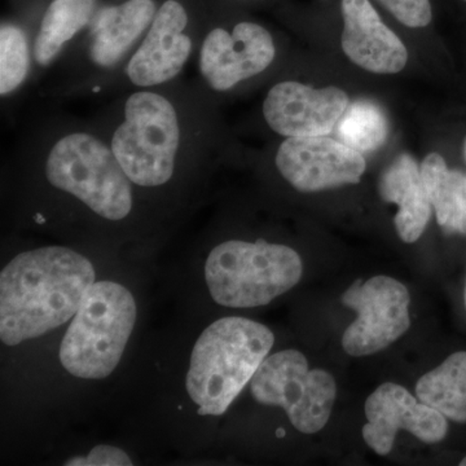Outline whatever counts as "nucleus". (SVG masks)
<instances>
[{
    "mask_svg": "<svg viewBox=\"0 0 466 466\" xmlns=\"http://www.w3.org/2000/svg\"><path fill=\"white\" fill-rule=\"evenodd\" d=\"M275 336L266 325L223 318L208 327L192 350L187 391L200 416H220L251 381Z\"/></svg>",
    "mask_w": 466,
    "mask_h": 466,
    "instance_id": "obj_2",
    "label": "nucleus"
},
{
    "mask_svg": "<svg viewBox=\"0 0 466 466\" xmlns=\"http://www.w3.org/2000/svg\"><path fill=\"white\" fill-rule=\"evenodd\" d=\"M465 305H466V291H465Z\"/></svg>",
    "mask_w": 466,
    "mask_h": 466,
    "instance_id": "obj_28",
    "label": "nucleus"
},
{
    "mask_svg": "<svg viewBox=\"0 0 466 466\" xmlns=\"http://www.w3.org/2000/svg\"><path fill=\"white\" fill-rule=\"evenodd\" d=\"M460 465L466 466V458L464 460H462L461 462H460Z\"/></svg>",
    "mask_w": 466,
    "mask_h": 466,
    "instance_id": "obj_26",
    "label": "nucleus"
},
{
    "mask_svg": "<svg viewBox=\"0 0 466 466\" xmlns=\"http://www.w3.org/2000/svg\"><path fill=\"white\" fill-rule=\"evenodd\" d=\"M94 284V266L75 250L18 254L0 274V339L16 346L56 329L75 317Z\"/></svg>",
    "mask_w": 466,
    "mask_h": 466,
    "instance_id": "obj_1",
    "label": "nucleus"
},
{
    "mask_svg": "<svg viewBox=\"0 0 466 466\" xmlns=\"http://www.w3.org/2000/svg\"><path fill=\"white\" fill-rule=\"evenodd\" d=\"M464 155H465V159H466V142H465V147H464Z\"/></svg>",
    "mask_w": 466,
    "mask_h": 466,
    "instance_id": "obj_27",
    "label": "nucleus"
},
{
    "mask_svg": "<svg viewBox=\"0 0 466 466\" xmlns=\"http://www.w3.org/2000/svg\"><path fill=\"white\" fill-rule=\"evenodd\" d=\"M137 317V303L124 285L95 283L61 342V364L79 379H106L121 361Z\"/></svg>",
    "mask_w": 466,
    "mask_h": 466,
    "instance_id": "obj_3",
    "label": "nucleus"
},
{
    "mask_svg": "<svg viewBox=\"0 0 466 466\" xmlns=\"http://www.w3.org/2000/svg\"><path fill=\"white\" fill-rule=\"evenodd\" d=\"M380 195L398 207L394 223L401 240H419L431 219V204L415 159L408 155L395 159L380 179Z\"/></svg>",
    "mask_w": 466,
    "mask_h": 466,
    "instance_id": "obj_16",
    "label": "nucleus"
},
{
    "mask_svg": "<svg viewBox=\"0 0 466 466\" xmlns=\"http://www.w3.org/2000/svg\"><path fill=\"white\" fill-rule=\"evenodd\" d=\"M366 416L364 441L382 456L390 452L400 431H410L425 443H438L449 431L446 416L417 400L406 388L397 383H383L370 395Z\"/></svg>",
    "mask_w": 466,
    "mask_h": 466,
    "instance_id": "obj_10",
    "label": "nucleus"
},
{
    "mask_svg": "<svg viewBox=\"0 0 466 466\" xmlns=\"http://www.w3.org/2000/svg\"><path fill=\"white\" fill-rule=\"evenodd\" d=\"M66 465L131 466L133 461L125 451L116 449V447L106 446V444H100V446L94 447L86 458L67 460Z\"/></svg>",
    "mask_w": 466,
    "mask_h": 466,
    "instance_id": "obj_23",
    "label": "nucleus"
},
{
    "mask_svg": "<svg viewBox=\"0 0 466 466\" xmlns=\"http://www.w3.org/2000/svg\"><path fill=\"white\" fill-rule=\"evenodd\" d=\"M302 269L299 253L285 245L232 240L208 254L205 279L219 305L259 308L296 287Z\"/></svg>",
    "mask_w": 466,
    "mask_h": 466,
    "instance_id": "obj_4",
    "label": "nucleus"
},
{
    "mask_svg": "<svg viewBox=\"0 0 466 466\" xmlns=\"http://www.w3.org/2000/svg\"><path fill=\"white\" fill-rule=\"evenodd\" d=\"M254 400L265 406L284 408L291 425L314 434L327 425L337 385L323 370H309L308 359L297 350H283L266 358L250 381Z\"/></svg>",
    "mask_w": 466,
    "mask_h": 466,
    "instance_id": "obj_7",
    "label": "nucleus"
},
{
    "mask_svg": "<svg viewBox=\"0 0 466 466\" xmlns=\"http://www.w3.org/2000/svg\"><path fill=\"white\" fill-rule=\"evenodd\" d=\"M420 170L438 225L466 235V175L450 170L438 153L426 156Z\"/></svg>",
    "mask_w": 466,
    "mask_h": 466,
    "instance_id": "obj_17",
    "label": "nucleus"
},
{
    "mask_svg": "<svg viewBox=\"0 0 466 466\" xmlns=\"http://www.w3.org/2000/svg\"><path fill=\"white\" fill-rule=\"evenodd\" d=\"M400 24L413 29L426 27L433 20L431 0H377Z\"/></svg>",
    "mask_w": 466,
    "mask_h": 466,
    "instance_id": "obj_22",
    "label": "nucleus"
},
{
    "mask_svg": "<svg viewBox=\"0 0 466 466\" xmlns=\"http://www.w3.org/2000/svg\"><path fill=\"white\" fill-rule=\"evenodd\" d=\"M155 16L153 0H127L122 5L100 9L91 24L88 55L92 63L101 67L115 66L153 23Z\"/></svg>",
    "mask_w": 466,
    "mask_h": 466,
    "instance_id": "obj_15",
    "label": "nucleus"
},
{
    "mask_svg": "<svg viewBox=\"0 0 466 466\" xmlns=\"http://www.w3.org/2000/svg\"><path fill=\"white\" fill-rule=\"evenodd\" d=\"M417 400L456 422H466V351L456 352L416 385Z\"/></svg>",
    "mask_w": 466,
    "mask_h": 466,
    "instance_id": "obj_18",
    "label": "nucleus"
},
{
    "mask_svg": "<svg viewBox=\"0 0 466 466\" xmlns=\"http://www.w3.org/2000/svg\"><path fill=\"white\" fill-rule=\"evenodd\" d=\"M337 126L341 142L360 153L380 148L389 133L388 121L382 110L364 100L349 106Z\"/></svg>",
    "mask_w": 466,
    "mask_h": 466,
    "instance_id": "obj_20",
    "label": "nucleus"
},
{
    "mask_svg": "<svg viewBox=\"0 0 466 466\" xmlns=\"http://www.w3.org/2000/svg\"><path fill=\"white\" fill-rule=\"evenodd\" d=\"M462 2H465V3H466V0H462Z\"/></svg>",
    "mask_w": 466,
    "mask_h": 466,
    "instance_id": "obj_29",
    "label": "nucleus"
},
{
    "mask_svg": "<svg viewBox=\"0 0 466 466\" xmlns=\"http://www.w3.org/2000/svg\"><path fill=\"white\" fill-rule=\"evenodd\" d=\"M276 167L294 188L318 192L360 182L366 159L363 153L328 135L288 137L278 150Z\"/></svg>",
    "mask_w": 466,
    "mask_h": 466,
    "instance_id": "obj_9",
    "label": "nucleus"
},
{
    "mask_svg": "<svg viewBox=\"0 0 466 466\" xmlns=\"http://www.w3.org/2000/svg\"><path fill=\"white\" fill-rule=\"evenodd\" d=\"M341 14L342 50L355 66L375 75H395L406 67V46L370 0H342Z\"/></svg>",
    "mask_w": 466,
    "mask_h": 466,
    "instance_id": "obj_13",
    "label": "nucleus"
},
{
    "mask_svg": "<svg viewBox=\"0 0 466 466\" xmlns=\"http://www.w3.org/2000/svg\"><path fill=\"white\" fill-rule=\"evenodd\" d=\"M283 431V429H280V431H279V433H278L279 437H283V435H284V431Z\"/></svg>",
    "mask_w": 466,
    "mask_h": 466,
    "instance_id": "obj_25",
    "label": "nucleus"
},
{
    "mask_svg": "<svg viewBox=\"0 0 466 466\" xmlns=\"http://www.w3.org/2000/svg\"><path fill=\"white\" fill-rule=\"evenodd\" d=\"M96 0H54L43 17L34 45V57L42 66H50L63 46L94 16Z\"/></svg>",
    "mask_w": 466,
    "mask_h": 466,
    "instance_id": "obj_19",
    "label": "nucleus"
},
{
    "mask_svg": "<svg viewBox=\"0 0 466 466\" xmlns=\"http://www.w3.org/2000/svg\"><path fill=\"white\" fill-rule=\"evenodd\" d=\"M35 219H38V223H41V225H42L43 222H45V219H43L42 216H36Z\"/></svg>",
    "mask_w": 466,
    "mask_h": 466,
    "instance_id": "obj_24",
    "label": "nucleus"
},
{
    "mask_svg": "<svg viewBox=\"0 0 466 466\" xmlns=\"http://www.w3.org/2000/svg\"><path fill=\"white\" fill-rule=\"evenodd\" d=\"M46 175L52 186L76 196L106 219H124L133 208L130 177L113 149L91 135H67L57 142Z\"/></svg>",
    "mask_w": 466,
    "mask_h": 466,
    "instance_id": "obj_5",
    "label": "nucleus"
},
{
    "mask_svg": "<svg viewBox=\"0 0 466 466\" xmlns=\"http://www.w3.org/2000/svg\"><path fill=\"white\" fill-rule=\"evenodd\" d=\"M29 70V47L20 27L2 25L0 29V94L16 90Z\"/></svg>",
    "mask_w": 466,
    "mask_h": 466,
    "instance_id": "obj_21",
    "label": "nucleus"
},
{
    "mask_svg": "<svg viewBox=\"0 0 466 466\" xmlns=\"http://www.w3.org/2000/svg\"><path fill=\"white\" fill-rule=\"evenodd\" d=\"M275 54L271 34L257 24H238L232 33L214 29L202 45L201 75L213 90L227 91L262 73Z\"/></svg>",
    "mask_w": 466,
    "mask_h": 466,
    "instance_id": "obj_12",
    "label": "nucleus"
},
{
    "mask_svg": "<svg viewBox=\"0 0 466 466\" xmlns=\"http://www.w3.org/2000/svg\"><path fill=\"white\" fill-rule=\"evenodd\" d=\"M125 116L112 140L113 152L125 173L137 186L168 182L180 140L174 106L161 95L137 92L128 97Z\"/></svg>",
    "mask_w": 466,
    "mask_h": 466,
    "instance_id": "obj_6",
    "label": "nucleus"
},
{
    "mask_svg": "<svg viewBox=\"0 0 466 466\" xmlns=\"http://www.w3.org/2000/svg\"><path fill=\"white\" fill-rule=\"evenodd\" d=\"M188 24L186 9L167 0L153 18L148 35L131 58L127 76L142 87L165 84L179 75L191 54V38L183 34Z\"/></svg>",
    "mask_w": 466,
    "mask_h": 466,
    "instance_id": "obj_14",
    "label": "nucleus"
},
{
    "mask_svg": "<svg viewBox=\"0 0 466 466\" xmlns=\"http://www.w3.org/2000/svg\"><path fill=\"white\" fill-rule=\"evenodd\" d=\"M410 302L407 288L389 276L355 281L342 296L343 305L358 312L343 333V350L366 357L389 348L410 329Z\"/></svg>",
    "mask_w": 466,
    "mask_h": 466,
    "instance_id": "obj_8",
    "label": "nucleus"
},
{
    "mask_svg": "<svg viewBox=\"0 0 466 466\" xmlns=\"http://www.w3.org/2000/svg\"><path fill=\"white\" fill-rule=\"evenodd\" d=\"M348 108V94L339 88L281 82L267 95L263 115L269 127L283 137H323L332 133Z\"/></svg>",
    "mask_w": 466,
    "mask_h": 466,
    "instance_id": "obj_11",
    "label": "nucleus"
}]
</instances>
